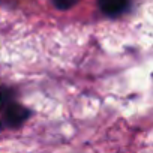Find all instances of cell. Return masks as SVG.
Here are the masks:
<instances>
[{
  "mask_svg": "<svg viewBox=\"0 0 153 153\" xmlns=\"http://www.w3.org/2000/svg\"><path fill=\"white\" fill-rule=\"evenodd\" d=\"M129 0H99L101 11L108 17H117L128 9Z\"/></svg>",
  "mask_w": 153,
  "mask_h": 153,
  "instance_id": "7a4b0ae2",
  "label": "cell"
},
{
  "mask_svg": "<svg viewBox=\"0 0 153 153\" xmlns=\"http://www.w3.org/2000/svg\"><path fill=\"white\" fill-rule=\"evenodd\" d=\"M14 90L8 87H0V110H5L14 101Z\"/></svg>",
  "mask_w": 153,
  "mask_h": 153,
  "instance_id": "3957f363",
  "label": "cell"
},
{
  "mask_svg": "<svg viewBox=\"0 0 153 153\" xmlns=\"http://www.w3.org/2000/svg\"><path fill=\"white\" fill-rule=\"evenodd\" d=\"M80 0H54V5L57 9L60 11H66V9H71L72 6H75Z\"/></svg>",
  "mask_w": 153,
  "mask_h": 153,
  "instance_id": "277c9868",
  "label": "cell"
},
{
  "mask_svg": "<svg viewBox=\"0 0 153 153\" xmlns=\"http://www.w3.org/2000/svg\"><path fill=\"white\" fill-rule=\"evenodd\" d=\"M30 114H32V111L29 108L12 101L3 110V122L2 123L5 126H9V128H18L30 117Z\"/></svg>",
  "mask_w": 153,
  "mask_h": 153,
  "instance_id": "6da1fadb",
  "label": "cell"
}]
</instances>
